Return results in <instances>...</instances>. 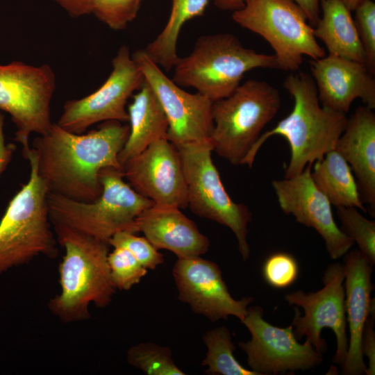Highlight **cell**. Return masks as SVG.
<instances>
[{"label":"cell","instance_id":"obj_30","mask_svg":"<svg viewBox=\"0 0 375 375\" xmlns=\"http://www.w3.org/2000/svg\"><path fill=\"white\" fill-rule=\"evenodd\" d=\"M108 244L126 249L147 269H155L164 262L162 254L145 237L137 236L131 232L115 233L108 240Z\"/></svg>","mask_w":375,"mask_h":375},{"label":"cell","instance_id":"obj_25","mask_svg":"<svg viewBox=\"0 0 375 375\" xmlns=\"http://www.w3.org/2000/svg\"><path fill=\"white\" fill-rule=\"evenodd\" d=\"M210 0H172L171 12L160 33L143 49L148 57L160 67L169 71L178 56L177 42L183 25L189 20L201 16Z\"/></svg>","mask_w":375,"mask_h":375},{"label":"cell","instance_id":"obj_13","mask_svg":"<svg viewBox=\"0 0 375 375\" xmlns=\"http://www.w3.org/2000/svg\"><path fill=\"white\" fill-rule=\"evenodd\" d=\"M112 65L111 73L98 90L65 103L58 125L69 132L83 133L100 122L128 121L127 101L141 88L144 76L126 45L119 48Z\"/></svg>","mask_w":375,"mask_h":375},{"label":"cell","instance_id":"obj_32","mask_svg":"<svg viewBox=\"0 0 375 375\" xmlns=\"http://www.w3.org/2000/svg\"><path fill=\"white\" fill-rule=\"evenodd\" d=\"M139 8L131 0H93L92 13L112 29L122 30L135 17Z\"/></svg>","mask_w":375,"mask_h":375},{"label":"cell","instance_id":"obj_2","mask_svg":"<svg viewBox=\"0 0 375 375\" xmlns=\"http://www.w3.org/2000/svg\"><path fill=\"white\" fill-rule=\"evenodd\" d=\"M283 87L293 98L292 111L273 128L261 134L242 165L251 167L267 140L281 135L287 140L291 154L284 178H291L335 149L347 117L344 113L321 105L315 81L308 74L290 72L283 81Z\"/></svg>","mask_w":375,"mask_h":375},{"label":"cell","instance_id":"obj_5","mask_svg":"<svg viewBox=\"0 0 375 375\" xmlns=\"http://www.w3.org/2000/svg\"><path fill=\"white\" fill-rule=\"evenodd\" d=\"M99 178L102 192L91 202L49 192L47 203L51 224L69 226L108 243L117 233H138L137 218L153 202L124 181L123 169L105 168Z\"/></svg>","mask_w":375,"mask_h":375},{"label":"cell","instance_id":"obj_4","mask_svg":"<svg viewBox=\"0 0 375 375\" xmlns=\"http://www.w3.org/2000/svg\"><path fill=\"white\" fill-rule=\"evenodd\" d=\"M173 68L176 84L193 88L214 102L231 95L247 72L278 65L274 54L247 48L232 34L217 33L199 38L192 52L178 58Z\"/></svg>","mask_w":375,"mask_h":375},{"label":"cell","instance_id":"obj_3","mask_svg":"<svg viewBox=\"0 0 375 375\" xmlns=\"http://www.w3.org/2000/svg\"><path fill=\"white\" fill-rule=\"evenodd\" d=\"M53 229L65 253L58 266L61 290L49 300V310L64 323L87 320L90 304L108 306L116 290L108 262L110 245L65 225Z\"/></svg>","mask_w":375,"mask_h":375},{"label":"cell","instance_id":"obj_26","mask_svg":"<svg viewBox=\"0 0 375 375\" xmlns=\"http://www.w3.org/2000/svg\"><path fill=\"white\" fill-rule=\"evenodd\" d=\"M208 351L202 361L206 366V374L211 375H260L243 367L235 358V349L231 333L225 326H219L206 333L203 338Z\"/></svg>","mask_w":375,"mask_h":375},{"label":"cell","instance_id":"obj_22","mask_svg":"<svg viewBox=\"0 0 375 375\" xmlns=\"http://www.w3.org/2000/svg\"><path fill=\"white\" fill-rule=\"evenodd\" d=\"M127 112L129 134L119 154L122 166L155 141L167 138L168 130L165 113L156 94L145 81L133 96Z\"/></svg>","mask_w":375,"mask_h":375},{"label":"cell","instance_id":"obj_27","mask_svg":"<svg viewBox=\"0 0 375 375\" xmlns=\"http://www.w3.org/2000/svg\"><path fill=\"white\" fill-rule=\"evenodd\" d=\"M127 361L148 375H184L174 363L170 348L152 342L132 346L127 351Z\"/></svg>","mask_w":375,"mask_h":375},{"label":"cell","instance_id":"obj_33","mask_svg":"<svg viewBox=\"0 0 375 375\" xmlns=\"http://www.w3.org/2000/svg\"><path fill=\"white\" fill-rule=\"evenodd\" d=\"M355 24L366 57V65L375 72V3L366 0L355 10Z\"/></svg>","mask_w":375,"mask_h":375},{"label":"cell","instance_id":"obj_31","mask_svg":"<svg viewBox=\"0 0 375 375\" xmlns=\"http://www.w3.org/2000/svg\"><path fill=\"white\" fill-rule=\"evenodd\" d=\"M299 266L296 259L290 253L277 252L270 255L262 266L265 281L274 288L283 289L296 281Z\"/></svg>","mask_w":375,"mask_h":375},{"label":"cell","instance_id":"obj_17","mask_svg":"<svg viewBox=\"0 0 375 375\" xmlns=\"http://www.w3.org/2000/svg\"><path fill=\"white\" fill-rule=\"evenodd\" d=\"M122 167L131 187L154 204L188 207L180 153L167 138L155 141Z\"/></svg>","mask_w":375,"mask_h":375},{"label":"cell","instance_id":"obj_7","mask_svg":"<svg viewBox=\"0 0 375 375\" xmlns=\"http://www.w3.org/2000/svg\"><path fill=\"white\" fill-rule=\"evenodd\" d=\"M280 107V93L267 82L249 79L240 84L212 103V151L233 165H242Z\"/></svg>","mask_w":375,"mask_h":375},{"label":"cell","instance_id":"obj_40","mask_svg":"<svg viewBox=\"0 0 375 375\" xmlns=\"http://www.w3.org/2000/svg\"><path fill=\"white\" fill-rule=\"evenodd\" d=\"M132 1L133 3H135V4L140 6V3L142 1V0H131Z\"/></svg>","mask_w":375,"mask_h":375},{"label":"cell","instance_id":"obj_6","mask_svg":"<svg viewBox=\"0 0 375 375\" xmlns=\"http://www.w3.org/2000/svg\"><path fill=\"white\" fill-rule=\"evenodd\" d=\"M30 176L10 201L0 220V274L38 256H57V240L51 227L49 190L39 176L30 150Z\"/></svg>","mask_w":375,"mask_h":375},{"label":"cell","instance_id":"obj_9","mask_svg":"<svg viewBox=\"0 0 375 375\" xmlns=\"http://www.w3.org/2000/svg\"><path fill=\"white\" fill-rule=\"evenodd\" d=\"M177 149L185 179L188 207L197 216L229 228L237 238L242 259L247 260L250 255L247 227L252 215L246 205L234 202L226 192L212 159L211 142Z\"/></svg>","mask_w":375,"mask_h":375},{"label":"cell","instance_id":"obj_10","mask_svg":"<svg viewBox=\"0 0 375 375\" xmlns=\"http://www.w3.org/2000/svg\"><path fill=\"white\" fill-rule=\"evenodd\" d=\"M56 78L47 64L40 66L13 61L0 65V110L8 112L16 126L14 140L26 159L29 137L47 133L51 127L50 103Z\"/></svg>","mask_w":375,"mask_h":375},{"label":"cell","instance_id":"obj_24","mask_svg":"<svg viewBox=\"0 0 375 375\" xmlns=\"http://www.w3.org/2000/svg\"><path fill=\"white\" fill-rule=\"evenodd\" d=\"M317 188L337 207H353L366 212L353 172L344 158L336 151L328 152L315 162L311 170Z\"/></svg>","mask_w":375,"mask_h":375},{"label":"cell","instance_id":"obj_18","mask_svg":"<svg viewBox=\"0 0 375 375\" xmlns=\"http://www.w3.org/2000/svg\"><path fill=\"white\" fill-rule=\"evenodd\" d=\"M321 105L346 114L354 100L375 108V78L360 62L328 55L310 62Z\"/></svg>","mask_w":375,"mask_h":375},{"label":"cell","instance_id":"obj_35","mask_svg":"<svg viewBox=\"0 0 375 375\" xmlns=\"http://www.w3.org/2000/svg\"><path fill=\"white\" fill-rule=\"evenodd\" d=\"M15 149V144L6 142L4 115L0 110V176L9 165Z\"/></svg>","mask_w":375,"mask_h":375},{"label":"cell","instance_id":"obj_37","mask_svg":"<svg viewBox=\"0 0 375 375\" xmlns=\"http://www.w3.org/2000/svg\"><path fill=\"white\" fill-rule=\"evenodd\" d=\"M304 12L309 24L314 27L320 16V0H291Z\"/></svg>","mask_w":375,"mask_h":375},{"label":"cell","instance_id":"obj_38","mask_svg":"<svg viewBox=\"0 0 375 375\" xmlns=\"http://www.w3.org/2000/svg\"><path fill=\"white\" fill-rule=\"evenodd\" d=\"M247 0H213L214 5L223 10L235 11L244 6Z\"/></svg>","mask_w":375,"mask_h":375},{"label":"cell","instance_id":"obj_14","mask_svg":"<svg viewBox=\"0 0 375 375\" xmlns=\"http://www.w3.org/2000/svg\"><path fill=\"white\" fill-rule=\"evenodd\" d=\"M241 322L251 338L239 346L247 356L250 369L260 375L310 369L323 362L322 354L308 340L298 342L292 325L280 328L265 321L260 306L249 307Z\"/></svg>","mask_w":375,"mask_h":375},{"label":"cell","instance_id":"obj_8","mask_svg":"<svg viewBox=\"0 0 375 375\" xmlns=\"http://www.w3.org/2000/svg\"><path fill=\"white\" fill-rule=\"evenodd\" d=\"M232 19L270 44L278 69L295 72L304 56L317 60L326 56L304 12L291 0H247L233 12Z\"/></svg>","mask_w":375,"mask_h":375},{"label":"cell","instance_id":"obj_23","mask_svg":"<svg viewBox=\"0 0 375 375\" xmlns=\"http://www.w3.org/2000/svg\"><path fill=\"white\" fill-rule=\"evenodd\" d=\"M319 19L313 27L315 38L329 55L362 62L365 53L351 10L340 0H320Z\"/></svg>","mask_w":375,"mask_h":375},{"label":"cell","instance_id":"obj_39","mask_svg":"<svg viewBox=\"0 0 375 375\" xmlns=\"http://www.w3.org/2000/svg\"><path fill=\"white\" fill-rule=\"evenodd\" d=\"M351 11L354 10L360 4L366 0H340Z\"/></svg>","mask_w":375,"mask_h":375},{"label":"cell","instance_id":"obj_21","mask_svg":"<svg viewBox=\"0 0 375 375\" xmlns=\"http://www.w3.org/2000/svg\"><path fill=\"white\" fill-rule=\"evenodd\" d=\"M365 106L347 118L336 150L348 162L357 179L360 196L372 216L375 215V114Z\"/></svg>","mask_w":375,"mask_h":375},{"label":"cell","instance_id":"obj_12","mask_svg":"<svg viewBox=\"0 0 375 375\" xmlns=\"http://www.w3.org/2000/svg\"><path fill=\"white\" fill-rule=\"evenodd\" d=\"M131 56L165 113L168 122L167 139L176 148L211 142L213 102L197 92L192 94L183 90L143 49L135 51Z\"/></svg>","mask_w":375,"mask_h":375},{"label":"cell","instance_id":"obj_36","mask_svg":"<svg viewBox=\"0 0 375 375\" xmlns=\"http://www.w3.org/2000/svg\"><path fill=\"white\" fill-rule=\"evenodd\" d=\"M70 15L78 17L92 13L93 0H54Z\"/></svg>","mask_w":375,"mask_h":375},{"label":"cell","instance_id":"obj_20","mask_svg":"<svg viewBox=\"0 0 375 375\" xmlns=\"http://www.w3.org/2000/svg\"><path fill=\"white\" fill-rule=\"evenodd\" d=\"M136 225L157 249L170 251L177 258L201 256L209 249L208 238L178 207L153 203L139 215Z\"/></svg>","mask_w":375,"mask_h":375},{"label":"cell","instance_id":"obj_34","mask_svg":"<svg viewBox=\"0 0 375 375\" xmlns=\"http://www.w3.org/2000/svg\"><path fill=\"white\" fill-rule=\"evenodd\" d=\"M374 316H369L364 327L361 350L363 356L368 359V367H366L365 374L367 375L375 374V332H374Z\"/></svg>","mask_w":375,"mask_h":375},{"label":"cell","instance_id":"obj_15","mask_svg":"<svg viewBox=\"0 0 375 375\" xmlns=\"http://www.w3.org/2000/svg\"><path fill=\"white\" fill-rule=\"evenodd\" d=\"M178 299L192 310L211 322L238 317L241 322L247 314L252 297L235 299L224 282L222 271L214 262L201 256L178 258L172 269Z\"/></svg>","mask_w":375,"mask_h":375},{"label":"cell","instance_id":"obj_16","mask_svg":"<svg viewBox=\"0 0 375 375\" xmlns=\"http://www.w3.org/2000/svg\"><path fill=\"white\" fill-rule=\"evenodd\" d=\"M312 165L293 177L274 180L272 185L282 211L313 228L324 239L330 257L337 260L350 250L354 242L336 224L331 203L312 178Z\"/></svg>","mask_w":375,"mask_h":375},{"label":"cell","instance_id":"obj_28","mask_svg":"<svg viewBox=\"0 0 375 375\" xmlns=\"http://www.w3.org/2000/svg\"><path fill=\"white\" fill-rule=\"evenodd\" d=\"M340 229L358 246V250L372 266L375 263V222L369 220L353 207H337Z\"/></svg>","mask_w":375,"mask_h":375},{"label":"cell","instance_id":"obj_1","mask_svg":"<svg viewBox=\"0 0 375 375\" xmlns=\"http://www.w3.org/2000/svg\"><path fill=\"white\" fill-rule=\"evenodd\" d=\"M128 134L129 126L119 121H106L85 134L53 123L47 133L33 140L31 151L49 192L91 202L102 192L101 171L123 169L119 154Z\"/></svg>","mask_w":375,"mask_h":375},{"label":"cell","instance_id":"obj_19","mask_svg":"<svg viewBox=\"0 0 375 375\" xmlns=\"http://www.w3.org/2000/svg\"><path fill=\"white\" fill-rule=\"evenodd\" d=\"M344 256L345 309L349 339L341 374L362 375L367 367L361 350L362 333L369 316H374V299H371L374 290L371 280L373 266L358 249L349 250Z\"/></svg>","mask_w":375,"mask_h":375},{"label":"cell","instance_id":"obj_29","mask_svg":"<svg viewBox=\"0 0 375 375\" xmlns=\"http://www.w3.org/2000/svg\"><path fill=\"white\" fill-rule=\"evenodd\" d=\"M113 248L108 256L112 285L116 290H128L140 283L147 274V269L126 249Z\"/></svg>","mask_w":375,"mask_h":375},{"label":"cell","instance_id":"obj_11","mask_svg":"<svg viewBox=\"0 0 375 375\" xmlns=\"http://www.w3.org/2000/svg\"><path fill=\"white\" fill-rule=\"evenodd\" d=\"M322 280L324 287L316 292L298 290L285 295L290 305L301 307L304 311V315H301L295 308L291 325L297 339L306 336V340L322 355L327 350V344L321 332L324 328L332 329L337 340L333 361L342 365L348 350L343 265L336 262L328 265Z\"/></svg>","mask_w":375,"mask_h":375}]
</instances>
